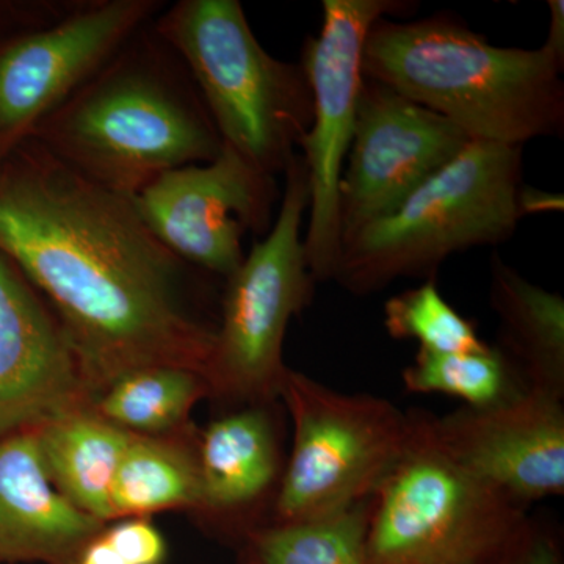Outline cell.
Instances as JSON below:
<instances>
[{"instance_id":"obj_11","label":"cell","mask_w":564,"mask_h":564,"mask_svg":"<svg viewBox=\"0 0 564 564\" xmlns=\"http://www.w3.org/2000/svg\"><path fill=\"white\" fill-rule=\"evenodd\" d=\"M133 206L172 254L187 265L229 278L243 262V236L273 225L276 182L223 144L209 162L155 177Z\"/></svg>"},{"instance_id":"obj_21","label":"cell","mask_w":564,"mask_h":564,"mask_svg":"<svg viewBox=\"0 0 564 564\" xmlns=\"http://www.w3.org/2000/svg\"><path fill=\"white\" fill-rule=\"evenodd\" d=\"M370 508L372 497L313 521L259 527L245 540V564H369Z\"/></svg>"},{"instance_id":"obj_12","label":"cell","mask_w":564,"mask_h":564,"mask_svg":"<svg viewBox=\"0 0 564 564\" xmlns=\"http://www.w3.org/2000/svg\"><path fill=\"white\" fill-rule=\"evenodd\" d=\"M470 141L447 118L364 77L339 181L340 245L397 209Z\"/></svg>"},{"instance_id":"obj_20","label":"cell","mask_w":564,"mask_h":564,"mask_svg":"<svg viewBox=\"0 0 564 564\" xmlns=\"http://www.w3.org/2000/svg\"><path fill=\"white\" fill-rule=\"evenodd\" d=\"M209 395V383L196 370L148 366L115 378L88 406L135 436H173L185 429L196 403Z\"/></svg>"},{"instance_id":"obj_27","label":"cell","mask_w":564,"mask_h":564,"mask_svg":"<svg viewBox=\"0 0 564 564\" xmlns=\"http://www.w3.org/2000/svg\"><path fill=\"white\" fill-rule=\"evenodd\" d=\"M106 530V529H104ZM74 564H131L128 560L122 558L104 536V532L98 534L95 540L85 545L84 551L77 556Z\"/></svg>"},{"instance_id":"obj_9","label":"cell","mask_w":564,"mask_h":564,"mask_svg":"<svg viewBox=\"0 0 564 564\" xmlns=\"http://www.w3.org/2000/svg\"><path fill=\"white\" fill-rule=\"evenodd\" d=\"M163 9L162 0L51 2L2 44L0 165Z\"/></svg>"},{"instance_id":"obj_17","label":"cell","mask_w":564,"mask_h":564,"mask_svg":"<svg viewBox=\"0 0 564 564\" xmlns=\"http://www.w3.org/2000/svg\"><path fill=\"white\" fill-rule=\"evenodd\" d=\"M489 300L499 317L496 347L527 391L564 400V300L492 256Z\"/></svg>"},{"instance_id":"obj_3","label":"cell","mask_w":564,"mask_h":564,"mask_svg":"<svg viewBox=\"0 0 564 564\" xmlns=\"http://www.w3.org/2000/svg\"><path fill=\"white\" fill-rule=\"evenodd\" d=\"M563 62L499 47L447 17L380 18L362 52V76L454 122L473 141L521 147L564 129Z\"/></svg>"},{"instance_id":"obj_19","label":"cell","mask_w":564,"mask_h":564,"mask_svg":"<svg viewBox=\"0 0 564 564\" xmlns=\"http://www.w3.org/2000/svg\"><path fill=\"white\" fill-rule=\"evenodd\" d=\"M113 521L159 511L199 510L196 443L173 436H135L126 447L111 486Z\"/></svg>"},{"instance_id":"obj_26","label":"cell","mask_w":564,"mask_h":564,"mask_svg":"<svg viewBox=\"0 0 564 564\" xmlns=\"http://www.w3.org/2000/svg\"><path fill=\"white\" fill-rule=\"evenodd\" d=\"M516 202H518L521 218L527 215L551 214V212H563L564 209L562 193H549L524 184L519 188Z\"/></svg>"},{"instance_id":"obj_7","label":"cell","mask_w":564,"mask_h":564,"mask_svg":"<svg viewBox=\"0 0 564 564\" xmlns=\"http://www.w3.org/2000/svg\"><path fill=\"white\" fill-rule=\"evenodd\" d=\"M280 400L293 434L269 524L313 521L370 499L413 433L410 413L383 397L336 391L292 369Z\"/></svg>"},{"instance_id":"obj_1","label":"cell","mask_w":564,"mask_h":564,"mask_svg":"<svg viewBox=\"0 0 564 564\" xmlns=\"http://www.w3.org/2000/svg\"><path fill=\"white\" fill-rule=\"evenodd\" d=\"M0 252L57 317L91 399L140 367L206 375L215 326L185 302L191 265L155 239L131 198L85 180L33 140L0 165Z\"/></svg>"},{"instance_id":"obj_4","label":"cell","mask_w":564,"mask_h":564,"mask_svg":"<svg viewBox=\"0 0 564 564\" xmlns=\"http://www.w3.org/2000/svg\"><path fill=\"white\" fill-rule=\"evenodd\" d=\"M151 28L184 63L223 144L269 176L284 173L313 122L302 65L263 50L239 0H180Z\"/></svg>"},{"instance_id":"obj_14","label":"cell","mask_w":564,"mask_h":564,"mask_svg":"<svg viewBox=\"0 0 564 564\" xmlns=\"http://www.w3.org/2000/svg\"><path fill=\"white\" fill-rule=\"evenodd\" d=\"M90 386L61 323L0 252V437L88 406Z\"/></svg>"},{"instance_id":"obj_16","label":"cell","mask_w":564,"mask_h":564,"mask_svg":"<svg viewBox=\"0 0 564 564\" xmlns=\"http://www.w3.org/2000/svg\"><path fill=\"white\" fill-rule=\"evenodd\" d=\"M274 403L239 408L204 430L196 443L199 511L236 519L263 500L274 505L288 458L282 456Z\"/></svg>"},{"instance_id":"obj_6","label":"cell","mask_w":564,"mask_h":564,"mask_svg":"<svg viewBox=\"0 0 564 564\" xmlns=\"http://www.w3.org/2000/svg\"><path fill=\"white\" fill-rule=\"evenodd\" d=\"M310 182L302 155L284 172L280 212L261 242L226 278L206 377L210 395L242 406L280 400L289 323L310 306L315 281L303 243Z\"/></svg>"},{"instance_id":"obj_18","label":"cell","mask_w":564,"mask_h":564,"mask_svg":"<svg viewBox=\"0 0 564 564\" xmlns=\"http://www.w3.org/2000/svg\"><path fill=\"white\" fill-rule=\"evenodd\" d=\"M33 430L55 488L102 524L113 521L111 486L133 434L104 421L90 406L76 408Z\"/></svg>"},{"instance_id":"obj_15","label":"cell","mask_w":564,"mask_h":564,"mask_svg":"<svg viewBox=\"0 0 564 564\" xmlns=\"http://www.w3.org/2000/svg\"><path fill=\"white\" fill-rule=\"evenodd\" d=\"M104 529L52 484L35 430L0 437V563L74 564Z\"/></svg>"},{"instance_id":"obj_5","label":"cell","mask_w":564,"mask_h":564,"mask_svg":"<svg viewBox=\"0 0 564 564\" xmlns=\"http://www.w3.org/2000/svg\"><path fill=\"white\" fill-rule=\"evenodd\" d=\"M522 148L470 141L397 209L340 245L334 281L355 295L399 278L436 276L454 252L499 245L519 221Z\"/></svg>"},{"instance_id":"obj_2","label":"cell","mask_w":564,"mask_h":564,"mask_svg":"<svg viewBox=\"0 0 564 564\" xmlns=\"http://www.w3.org/2000/svg\"><path fill=\"white\" fill-rule=\"evenodd\" d=\"M31 140L74 173L128 198L170 170L212 161L223 147L191 74L151 24Z\"/></svg>"},{"instance_id":"obj_8","label":"cell","mask_w":564,"mask_h":564,"mask_svg":"<svg viewBox=\"0 0 564 564\" xmlns=\"http://www.w3.org/2000/svg\"><path fill=\"white\" fill-rule=\"evenodd\" d=\"M413 433L372 496L369 564H484L529 518V508L467 474L430 441L419 410Z\"/></svg>"},{"instance_id":"obj_23","label":"cell","mask_w":564,"mask_h":564,"mask_svg":"<svg viewBox=\"0 0 564 564\" xmlns=\"http://www.w3.org/2000/svg\"><path fill=\"white\" fill-rule=\"evenodd\" d=\"M383 323L389 336L413 339L419 350L467 352L489 347L478 337L474 323L444 299L434 278L389 299Z\"/></svg>"},{"instance_id":"obj_28","label":"cell","mask_w":564,"mask_h":564,"mask_svg":"<svg viewBox=\"0 0 564 564\" xmlns=\"http://www.w3.org/2000/svg\"><path fill=\"white\" fill-rule=\"evenodd\" d=\"M551 24H549L547 39L543 47L564 63V2L563 0H549Z\"/></svg>"},{"instance_id":"obj_22","label":"cell","mask_w":564,"mask_h":564,"mask_svg":"<svg viewBox=\"0 0 564 564\" xmlns=\"http://www.w3.org/2000/svg\"><path fill=\"white\" fill-rule=\"evenodd\" d=\"M402 378L406 391L444 393L470 408L492 406L527 391L496 345L467 352L419 350Z\"/></svg>"},{"instance_id":"obj_13","label":"cell","mask_w":564,"mask_h":564,"mask_svg":"<svg viewBox=\"0 0 564 564\" xmlns=\"http://www.w3.org/2000/svg\"><path fill=\"white\" fill-rule=\"evenodd\" d=\"M563 402L524 391L492 406H463L447 415L419 411V417L451 462L529 508L564 494Z\"/></svg>"},{"instance_id":"obj_10","label":"cell","mask_w":564,"mask_h":564,"mask_svg":"<svg viewBox=\"0 0 564 564\" xmlns=\"http://www.w3.org/2000/svg\"><path fill=\"white\" fill-rule=\"evenodd\" d=\"M399 0H323L322 31L304 44L313 122L300 143L310 182L304 251L317 282L333 280L340 254L339 181L350 150L364 80L367 33L380 18L408 11Z\"/></svg>"},{"instance_id":"obj_24","label":"cell","mask_w":564,"mask_h":564,"mask_svg":"<svg viewBox=\"0 0 564 564\" xmlns=\"http://www.w3.org/2000/svg\"><path fill=\"white\" fill-rule=\"evenodd\" d=\"M484 564H564L558 534L538 519H525L518 532Z\"/></svg>"},{"instance_id":"obj_25","label":"cell","mask_w":564,"mask_h":564,"mask_svg":"<svg viewBox=\"0 0 564 564\" xmlns=\"http://www.w3.org/2000/svg\"><path fill=\"white\" fill-rule=\"evenodd\" d=\"M104 536L131 564H162L165 560V540L148 518L118 519L104 530Z\"/></svg>"}]
</instances>
